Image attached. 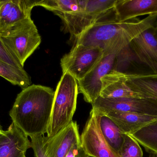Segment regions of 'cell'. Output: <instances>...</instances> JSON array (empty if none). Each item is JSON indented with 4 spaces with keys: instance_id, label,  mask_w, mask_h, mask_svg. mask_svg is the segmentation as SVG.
I'll list each match as a JSON object with an SVG mask.
<instances>
[{
    "instance_id": "6da1fadb",
    "label": "cell",
    "mask_w": 157,
    "mask_h": 157,
    "mask_svg": "<svg viewBox=\"0 0 157 157\" xmlns=\"http://www.w3.org/2000/svg\"><path fill=\"white\" fill-rule=\"evenodd\" d=\"M157 15H148L140 20L133 18L118 21L113 8L100 18L95 24L76 39L75 44L98 47L104 53L119 55L143 31L154 26Z\"/></svg>"
},
{
    "instance_id": "7a4b0ae2",
    "label": "cell",
    "mask_w": 157,
    "mask_h": 157,
    "mask_svg": "<svg viewBox=\"0 0 157 157\" xmlns=\"http://www.w3.org/2000/svg\"><path fill=\"white\" fill-rule=\"evenodd\" d=\"M55 91L33 84L17 95L9 112L13 123L28 136L44 135L51 117Z\"/></svg>"
},
{
    "instance_id": "3957f363",
    "label": "cell",
    "mask_w": 157,
    "mask_h": 157,
    "mask_svg": "<svg viewBox=\"0 0 157 157\" xmlns=\"http://www.w3.org/2000/svg\"><path fill=\"white\" fill-rule=\"evenodd\" d=\"M78 94V82L68 73H63L55 91L47 136H53L72 121Z\"/></svg>"
},
{
    "instance_id": "277c9868",
    "label": "cell",
    "mask_w": 157,
    "mask_h": 157,
    "mask_svg": "<svg viewBox=\"0 0 157 157\" xmlns=\"http://www.w3.org/2000/svg\"><path fill=\"white\" fill-rule=\"evenodd\" d=\"M116 0L78 1L80 9L77 12L58 14L63 24L64 32L71 38L76 39L90 28L102 15L114 7Z\"/></svg>"
},
{
    "instance_id": "5b68a950",
    "label": "cell",
    "mask_w": 157,
    "mask_h": 157,
    "mask_svg": "<svg viewBox=\"0 0 157 157\" xmlns=\"http://www.w3.org/2000/svg\"><path fill=\"white\" fill-rule=\"evenodd\" d=\"M0 38L23 67L41 41V37L31 17L18 23Z\"/></svg>"
},
{
    "instance_id": "8992f818",
    "label": "cell",
    "mask_w": 157,
    "mask_h": 157,
    "mask_svg": "<svg viewBox=\"0 0 157 157\" xmlns=\"http://www.w3.org/2000/svg\"><path fill=\"white\" fill-rule=\"evenodd\" d=\"M104 54V51L99 47L75 44L61 59L63 73H68L79 81L93 69Z\"/></svg>"
},
{
    "instance_id": "52a82bcc",
    "label": "cell",
    "mask_w": 157,
    "mask_h": 157,
    "mask_svg": "<svg viewBox=\"0 0 157 157\" xmlns=\"http://www.w3.org/2000/svg\"><path fill=\"white\" fill-rule=\"evenodd\" d=\"M117 54L104 53L102 59L93 69L78 82V94L83 95L86 102L92 104L100 96L101 79L104 76L114 70Z\"/></svg>"
},
{
    "instance_id": "ba28073f",
    "label": "cell",
    "mask_w": 157,
    "mask_h": 157,
    "mask_svg": "<svg viewBox=\"0 0 157 157\" xmlns=\"http://www.w3.org/2000/svg\"><path fill=\"white\" fill-rule=\"evenodd\" d=\"M92 106L93 109L104 113L135 112L157 116V106L144 99L99 96L92 103Z\"/></svg>"
},
{
    "instance_id": "9c48e42d",
    "label": "cell",
    "mask_w": 157,
    "mask_h": 157,
    "mask_svg": "<svg viewBox=\"0 0 157 157\" xmlns=\"http://www.w3.org/2000/svg\"><path fill=\"white\" fill-rule=\"evenodd\" d=\"M84 149L89 157H120L107 143L101 134L95 114L91 110L90 117L80 135Z\"/></svg>"
},
{
    "instance_id": "30bf717a",
    "label": "cell",
    "mask_w": 157,
    "mask_h": 157,
    "mask_svg": "<svg viewBox=\"0 0 157 157\" xmlns=\"http://www.w3.org/2000/svg\"><path fill=\"white\" fill-rule=\"evenodd\" d=\"M38 1L0 0V37L23 20L31 17L33 7Z\"/></svg>"
},
{
    "instance_id": "8fae6325",
    "label": "cell",
    "mask_w": 157,
    "mask_h": 157,
    "mask_svg": "<svg viewBox=\"0 0 157 157\" xmlns=\"http://www.w3.org/2000/svg\"><path fill=\"white\" fill-rule=\"evenodd\" d=\"M134 56L157 73V26L151 27L139 34L130 43Z\"/></svg>"
},
{
    "instance_id": "7c38bea8",
    "label": "cell",
    "mask_w": 157,
    "mask_h": 157,
    "mask_svg": "<svg viewBox=\"0 0 157 157\" xmlns=\"http://www.w3.org/2000/svg\"><path fill=\"white\" fill-rule=\"evenodd\" d=\"M81 142L77 122L72 121L53 136H45L47 157H65L74 145Z\"/></svg>"
},
{
    "instance_id": "4fadbf2b",
    "label": "cell",
    "mask_w": 157,
    "mask_h": 157,
    "mask_svg": "<svg viewBox=\"0 0 157 157\" xmlns=\"http://www.w3.org/2000/svg\"><path fill=\"white\" fill-rule=\"evenodd\" d=\"M30 148L28 136L13 122L6 131H0V157H26Z\"/></svg>"
},
{
    "instance_id": "5bb4252c",
    "label": "cell",
    "mask_w": 157,
    "mask_h": 157,
    "mask_svg": "<svg viewBox=\"0 0 157 157\" xmlns=\"http://www.w3.org/2000/svg\"><path fill=\"white\" fill-rule=\"evenodd\" d=\"M113 10L121 22L145 15H157V0H116Z\"/></svg>"
},
{
    "instance_id": "9a60e30c",
    "label": "cell",
    "mask_w": 157,
    "mask_h": 157,
    "mask_svg": "<svg viewBox=\"0 0 157 157\" xmlns=\"http://www.w3.org/2000/svg\"><path fill=\"white\" fill-rule=\"evenodd\" d=\"M125 81L141 98L147 100L157 106V73H125Z\"/></svg>"
},
{
    "instance_id": "2e32d148",
    "label": "cell",
    "mask_w": 157,
    "mask_h": 157,
    "mask_svg": "<svg viewBox=\"0 0 157 157\" xmlns=\"http://www.w3.org/2000/svg\"><path fill=\"white\" fill-rule=\"evenodd\" d=\"M101 90L100 96L103 98H141L125 81V73L113 70L101 79Z\"/></svg>"
},
{
    "instance_id": "e0dca14e",
    "label": "cell",
    "mask_w": 157,
    "mask_h": 157,
    "mask_svg": "<svg viewBox=\"0 0 157 157\" xmlns=\"http://www.w3.org/2000/svg\"><path fill=\"white\" fill-rule=\"evenodd\" d=\"M105 114L117 124L122 133L129 135L157 121V116L143 113L111 112Z\"/></svg>"
},
{
    "instance_id": "ac0fdd59",
    "label": "cell",
    "mask_w": 157,
    "mask_h": 157,
    "mask_svg": "<svg viewBox=\"0 0 157 157\" xmlns=\"http://www.w3.org/2000/svg\"><path fill=\"white\" fill-rule=\"evenodd\" d=\"M91 111L95 114L100 130L105 141L109 146L118 154L123 143L124 133L107 114L93 109Z\"/></svg>"
},
{
    "instance_id": "d6986e66",
    "label": "cell",
    "mask_w": 157,
    "mask_h": 157,
    "mask_svg": "<svg viewBox=\"0 0 157 157\" xmlns=\"http://www.w3.org/2000/svg\"><path fill=\"white\" fill-rule=\"evenodd\" d=\"M0 76L22 89L31 84V78L25 69L15 67L0 59Z\"/></svg>"
},
{
    "instance_id": "ffe728a7",
    "label": "cell",
    "mask_w": 157,
    "mask_h": 157,
    "mask_svg": "<svg viewBox=\"0 0 157 157\" xmlns=\"http://www.w3.org/2000/svg\"><path fill=\"white\" fill-rule=\"evenodd\" d=\"M147 152L157 155V121L130 134Z\"/></svg>"
},
{
    "instance_id": "44dd1931",
    "label": "cell",
    "mask_w": 157,
    "mask_h": 157,
    "mask_svg": "<svg viewBox=\"0 0 157 157\" xmlns=\"http://www.w3.org/2000/svg\"><path fill=\"white\" fill-rule=\"evenodd\" d=\"M37 6L58 14H68L77 12L80 9L78 0H42L38 1Z\"/></svg>"
},
{
    "instance_id": "7402d4cb",
    "label": "cell",
    "mask_w": 157,
    "mask_h": 157,
    "mask_svg": "<svg viewBox=\"0 0 157 157\" xmlns=\"http://www.w3.org/2000/svg\"><path fill=\"white\" fill-rule=\"evenodd\" d=\"M123 143L118 152L120 157H143L140 144L132 135L123 134Z\"/></svg>"
},
{
    "instance_id": "603a6c76",
    "label": "cell",
    "mask_w": 157,
    "mask_h": 157,
    "mask_svg": "<svg viewBox=\"0 0 157 157\" xmlns=\"http://www.w3.org/2000/svg\"><path fill=\"white\" fill-rule=\"evenodd\" d=\"M31 138V148L34 151L35 157H47L45 148V136L37 135Z\"/></svg>"
},
{
    "instance_id": "cb8c5ba5",
    "label": "cell",
    "mask_w": 157,
    "mask_h": 157,
    "mask_svg": "<svg viewBox=\"0 0 157 157\" xmlns=\"http://www.w3.org/2000/svg\"><path fill=\"white\" fill-rule=\"evenodd\" d=\"M0 59L4 61L21 69H24V67L7 50L3 42L0 38Z\"/></svg>"
},
{
    "instance_id": "d4e9b609",
    "label": "cell",
    "mask_w": 157,
    "mask_h": 157,
    "mask_svg": "<svg viewBox=\"0 0 157 157\" xmlns=\"http://www.w3.org/2000/svg\"><path fill=\"white\" fill-rule=\"evenodd\" d=\"M65 157H90L82 147L81 142L71 147Z\"/></svg>"
},
{
    "instance_id": "484cf974",
    "label": "cell",
    "mask_w": 157,
    "mask_h": 157,
    "mask_svg": "<svg viewBox=\"0 0 157 157\" xmlns=\"http://www.w3.org/2000/svg\"><path fill=\"white\" fill-rule=\"evenodd\" d=\"M148 157H157V155L154 153H150Z\"/></svg>"
},
{
    "instance_id": "4316f807",
    "label": "cell",
    "mask_w": 157,
    "mask_h": 157,
    "mask_svg": "<svg viewBox=\"0 0 157 157\" xmlns=\"http://www.w3.org/2000/svg\"><path fill=\"white\" fill-rule=\"evenodd\" d=\"M2 131V126H1V124H0V131Z\"/></svg>"
}]
</instances>
